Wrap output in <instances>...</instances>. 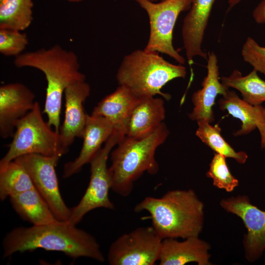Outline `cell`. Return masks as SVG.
<instances>
[{"mask_svg": "<svg viewBox=\"0 0 265 265\" xmlns=\"http://www.w3.org/2000/svg\"><path fill=\"white\" fill-rule=\"evenodd\" d=\"M220 205L243 222L247 230L242 240L246 259L251 263L259 260L265 250V211L253 205L245 195L222 199Z\"/></svg>", "mask_w": 265, "mask_h": 265, "instance_id": "cell-11", "label": "cell"}, {"mask_svg": "<svg viewBox=\"0 0 265 265\" xmlns=\"http://www.w3.org/2000/svg\"><path fill=\"white\" fill-rule=\"evenodd\" d=\"M204 204L191 189L168 191L160 197L147 196L134 208L149 212L152 226L162 239L199 236L204 223Z\"/></svg>", "mask_w": 265, "mask_h": 265, "instance_id": "cell-2", "label": "cell"}, {"mask_svg": "<svg viewBox=\"0 0 265 265\" xmlns=\"http://www.w3.org/2000/svg\"><path fill=\"white\" fill-rule=\"evenodd\" d=\"M134 0L146 12L149 20V38L143 50L164 53L184 65L185 58L173 46V31L179 15L190 9L192 0Z\"/></svg>", "mask_w": 265, "mask_h": 265, "instance_id": "cell-7", "label": "cell"}, {"mask_svg": "<svg viewBox=\"0 0 265 265\" xmlns=\"http://www.w3.org/2000/svg\"><path fill=\"white\" fill-rule=\"evenodd\" d=\"M226 158L221 154L214 153L206 176L212 180L214 186L231 192L238 186L239 183L238 180L230 172Z\"/></svg>", "mask_w": 265, "mask_h": 265, "instance_id": "cell-26", "label": "cell"}, {"mask_svg": "<svg viewBox=\"0 0 265 265\" xmlns=\"http://www.w3.org/2000/svg\"><path fill=\"white\" fill-rule=\"evenodd\" d=\"M242 0H229L228 11H229Z\"/></svg>", "mask_w": 265, "mask_h": 265, "instance_id": "cell-30", "label": "cell"}, {"mask_svg": "<svg viewBox=\"0 0 265 265\" xmlns=\"http://www.w3.org/2000/svg\"><path fill=\"white\" fill-rule=\"evenodd\" d=\"M198 128L196 135L215 153L226 158H232L239 164H244L248 159L244 151H236L221 135V128L218 125L212 126L205 120L197 121Z\"/></svg>", "mask_w": 265, "mask_h": 265, "instance_id": "cell-25", "label": "cell"}, {"mask_svg": "<svg viewBox=\"0 0 265 265\" xmlns=\"http://www.w3.org/2000/svg\"></svg>", "mask_w": 265, "mask_h": 265, "instance_id": "cell-33", "label": "cell"}, {"mask_svg": "<svg viewBox=\"0 0 265 265\" xmlns=\"http://www.w3.org/2000/svg\"><path fill=\"white\" fill-rule=\"evenodd\" d=\"M114 131L113 125L106 118L87 114L81 149L74 160L64 164L63 177H71L80 171L85 164L89 163Z\"/></svg>", "mask_w": 265, "mask_h": 265, "instance_id": "cell-14", "label": "cell"}, {"mask_svg": "<svg viewBox=\"0 0 265 265\" xmlns=\"http://www.w3.org/2000/svg\"><path fill=\"white\" fill-rule=\"evenodd\" d=\"M252 15L256 23L265 24V0L259 3L254 9Z\"/></svg>", "mask_w": 265, "mask_h": 265, "instance_id": "cell-29", "label": "cell"}, {"mask_svg": "<svg viewBox=\"0 0 265 265\" xmlns=\"http://www.w3.org/2000/svg\"><path fill=\"white\" fill-rule=\"evenodd\" d=\"M215 0H192L189 11L184 19L182 36L186 55L190 64L197 56L207 59L208 55L203 50L202 45Z\"/></svg>", "mask_w": 265, "mask_h": 265, "instance_id": "cell-15", "label": "cell"}, {"mask_svg": "<svg viewBox=\"0 0 265 265\" xmlns=\"http://www.w3.org/2000/svg\"><path fill=\"white\" fill-rule=\"evenodd\" d=\"M222 110L239 119L242 125L236 132L235 136L246 135L257 128L261 135V148L265 150V107L263 106H253L240 99L235 92L228 90L218 101Z\"/></svg>", "mask_w": 265, "mask_h": 265, "instance_id": "cell-18", "label": "cell"}, {"mask_svg": "<svg viewBox=\"0 0 265 265\" xmlns=\"http://www.w3.org/2000/svg\"><path fill=\"white\" fill-rule=\"evenodd\" d=\"M3 258L17 252L42 248L63 252L72 258H89L100 262L105 260L99 243L92 235L68 221L30 227H19L7 234L2 242Z\"/></svg>", "mask_w": 265, "mask_h": 265, "instance_id": "cell-1", "label": "cell"}, {"mask_svg": "<svg viewBox=\"0 0 265 265\" xmlns=\"http://www.w3.org/2000/svg\"><path fill=\"white\" fill-rule=\"evenodd\" d=\"M67 1H69L70 2H80L82 1L83 0H67Z\"/></svg>", "mask_w": 265, "mask_h": 265, "instance_id": "cell-31", "label": "cell"}, {"mask_svg": "<svg viewBox=\"0 0 265 265\" xmlns=\"http://www.w3.org/2000/svg\"><path fill=\"white\" fill-rule=\"evenodd\" d=\"M34 188L30 176L20 163L14 160L0 165L1 201Z\"/></svg>", "mask_w": 265, "mask_h": 265, "instance_id": "cell-23", "label": "cell"}, {"mask_svg": "<svg viewBox=\"0 0 265 265\" xmlns=\"http://www.w3.org/2000/svg\"><path fill=\"white\" fill-rule=\"evenodd\" d=\"M120 132L114 131L96 155L90 162V178L87 189L75 207L71 208L69 220L70 224L76 225L90 211L98 209H115L109 197L111 189V179L107 166L109 155L113 148L124 137Z\"/></svg>", "mask_w": 265, "mask_h": 265, "instance_id": "cell-8", "label": "cell"}, {"mask_svg": "<svg viewBox=\"0 0 265 265\" xmlns=\"http://www.w3.org/2000/svg\"><path fill=\"white\" fill-rule=\"evenodd\" d=\"M61 157L30 154L15 160L26 170L35 188L47 202L56 219L68 221L71 209L67 206L61 196L55 171V166Z\"/></svg>", "mask_w": 265, "mask_h": 265, "instance_id": "cell-10", "label": "cell"}, {"mask_svg": "<svg viewBox=\"0 0 265 265\" xmlns=\"http://www.w3.org/2000/svg\"><path fill=\"white\" fill-rule=\"evenodd\" d=\"M140 99L125 86L119 85L98 103L91 115L106 118L112 124L115 131L126 136L128 120Z\"/></svg>", "mask_w": 265, "mask_h": 265, "instance_id": "cell-19", "label": "cell"}, {"mask_svg": "<svg viewBox=\"0 0 265 265\" xmlns=\"http://www.w3.org/2000/svg\"><path fill=\"white\" fill-rule=\"evenodd\" d=\"M150 0L151 1H153V2H157L159 0Z\"/></svg>", "mask_w": 265, "mask_h": 265, "instance_id": "cell-32", "label": "cell"}, {"mask_svg": "<svg viewBox=\"0 0 265 265\" xmlns=\"http://www.w3.org/2000/svg\"><path fill=\"white\" fill-rule=\"evenodd\" d=\"M34 93L25 84L14 82L0 87V135L12 136L18 122L34 107Z\"/></svg>", "mask_w": 265, "mask_h": 265, "instance_id": "cell-12", "label": "cell"}, {"mask_svg": "<svg viewBox=\"0 0 265 265\" xmlns=\"http://www.w3.org/2000/svg\"><path fill=\"white\" fill-rule=\"evenodd\" d=\"M9 198L17 213L33 225H45L57 220L47 202L35 188Z\"/></svg>", "mask_w": 265, "mask_h": 265, "instance_id": "cell-21", "label": "cell"}, {"mask_svg": "<svg viewBox=\"0 0 265 265\" xmlns=\"http://www.w3.org/2000/svg\"><path fill=\"white\" fill-rule=\"evenodd\" d=\"M186 69L182 64H172L157 52L136 50L125 55L117 71L119 85L128 88L139 98L159 95L166 100L171 95L161 88L177 78H185Z\"/></svg>", "mask_w": 265, "mask_h": 265, "instance_id": "cell-5", "label": "cell"}, {"mask_svg": "<svg viewBox=\"0 0 265 265\" xmlns=\"http://www.w3.org/2000/svg\"><path fill=\"white\" fill-rule=\"evenodd\" d=\"M65 109L64 119L60 126L59 135L63 147L68 148L76 137L82 138L87 114L83 103L90 93V87L85 80L68 86L64 91Z\"/></svg>", "mask_w": 265, "mask_h": 265, "instance_id": "cell-13", "label": "cell"}, {"mask_svg": "<svg viewBox=\"0 0 265 265\" xmlns=\"http://www.w3.org/2000/svg\"><path fill=\"white\" fill-rule=\"evenodd\" d=\"M26 34L22 31L0 28V53L6 56L21 54L28 44Z\"/></svg>", "mask_w": 265, "mask_h": 265, "instance_id": "cell-27", "label": "cell"}, {"mask_svg": "<svg viewBox=\"0 0 265 265\" xmlns=\"http://www.w3.org/2000/svg\"><path fill=\"white\" fill-rule=\"evenodd\" d=\"M33 0H0V28L23 31L33 20Z\"/></svg>", "mask_w": 265, "mask_h": 265, "instance_id": "cell-24", "label": "cell"}, {"mask_svg": "<svg viewBox=\"0 0 265 265\" xmlns=\"http://www.w3.org/2000/svg\"><path fill=\"white\" fill-rule=\"evenodd\" d=\"M241 53L245 62L265 76V47L261 46L253 38L248 37L242 46Z\"/></svg>", "mask_w": 265, "mask_h": 265, "instance_id": "cell-28", "label": "cell"}, {"mask_svg": "<svg viewBox=\"0 0 265 265\" xmlns=\"http://www.w3.org/2000/svg\"><path fill=\"white\" fill-rule=\"evenodd\" d=\"M165 117L164 100L159 97L140 98L128 120L126 136L136 139L152 133Z\"/></svg>", "mask_w": 265, "mask_h": 265, "instance_id": "cell-20", "label": "cell"}, {"mask_svg": "<svg viewBox=\"0 0 265 265\" xmlns=\"http://www.w3.org/2000/svg\"><path fill=\"white\" fill-rule=\"evenodd\" d=\"M169 133L162 123L148 136L136 139L125 136L111 152V163L108 168L111 189L122 197L132 193L134 182L146 172L156 174L159 165L156 159L157 149L162 144Z\"/></svg>", "mask_w": 265, "mask_h": 265, "instance_id": "cell-4", "label": "cell"}, {"mask_svg": "<svg viewBox=\"0 0 265 265\" xmlns=\"http://www.w3.org/2000/svg\"><path fill=\"white\" fill-rule=\"evenodd\" d=\"M210 245L194 236L179 241L174 238L162 240L159 260L160 265H184L196 263L198 265H210Z\"/></svg>", "mask_w": 265, "mask_h": 265, "instance_id": "cell-17", "label": "cell"}, {"mask_svg": "<svg viewBox=\"0 0 265 265\" xmlns=\"http://www.w3.org/2000/svg\"><path fill=\"white\" fill-rule=\"evenodd\" d=\"M52 127L44 121L36 102L34 108L17 123L12 140L0 165L27 154L62 156L66 154L68 151L62 146L59 133Z\"/></svg>", "mask_w": 265, "mask_h": 265, "instance_id": "cell-6", "label": "cell"}, {"mask_svg": "<svg viewBox=\"0 0 265 265\" xmlns=\"http://www.w3.org/2000/svg\"><path fill=\"white\" fill-rule=\"evenodd\" d=\"M257 71L253 70L248 75L242 76L241 72L234 70L228 77L220 78L226 87L239 91L242 99L253 106H259L265 102V80L261 79Z\"/></svg>", "mask_w": 265, "mask_h": 265, "instance_id": "cell-22", "label": "cell"}, {"mask_svg": "<svg viewBox=\"0 0 265 265\" xmlns=\"http://www.w3.org/2000/svg\"><path fill=\"white\" fill-rule=\"evenodd\" d=\"M14 64L18 68H35L45 75L47 86L43 112L47 116L48 124L59 133L62 96L66 88L85 80V75L80 70L77 54L55 45L22 53L15 57Z\"/></svg>", "mask_w": 265, "mask_h": 265, "instance_id": "cell-3", "label": "cell"}, {"mask_svg": "<svg viewBox=\"0 0 265 265\" xmlns=\"http://www.w3.org/2000/svg\"><path fill=\"white\" fill-rule=\"evenodd\" d=\"M207 59V75L202 82V88L192 95L193 108L188 116L192 121L205 120L212 123L214 121L212 107L216 97L219 94H225L229 88L219 80L218 60L215 53L209 52Z\"/></svg>", "mask_w": 265, "mask_h": 265, "instance_id": "cell-16", "label": "cell"}, {"mask_svg": "<svg viewBox=\"0 0 265 265\" xmlns=\"http://www.w3.org/2000/svg\"><path fill=\"white\" fill-rule=\"evenodd\" d=\"M162 239L152 226L139 227L119 236L110 244L111 265H153L159 262Z\"/></svg>", "mask_w": 265, "mask_h": 265, "instance_id": "cell-9", "label": "cell"}]
</instances>
